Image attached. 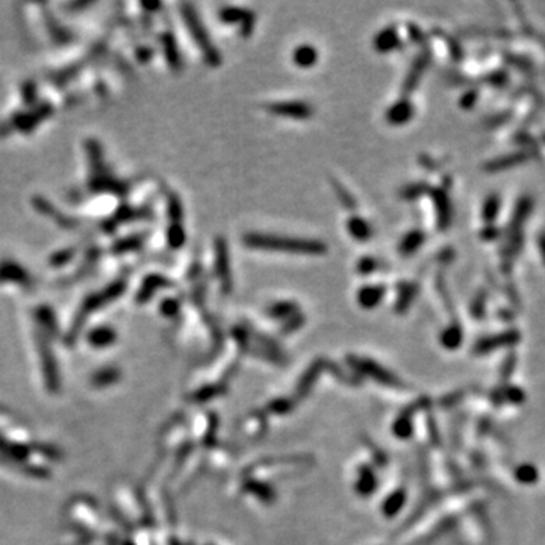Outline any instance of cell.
Segmentation results:
<instances>
[{
	"label": "cell",
	"mask_w": 545,
	"mask_h": 545,
	"mask_svg": "<svg viewBox=\"0 0 545 545\" xmlns=\"http://www.w3.org/2000/svg\"><path fill=\"white\" fill-rule=\"evenodd\" d=\"M243 244L249 249L267 250V252H285L296 253V255L320 256L327 252V245L320 240L311 238H296L285 235L259 234L250 232L243 236Z\"/></svg>",
	"instance_id": "obj_1"
},
{
	"label": "cell",
	"mask_w": 545,
	"mask_h": 545,
	"mask_svg": "<svg viewBox=\"0 0 545 545\" xmlns=\"http://www.w3.org/2000/svg\"><path fill=\"white\" fill-rule=\"evenodd\" d=\"M183 17L186 21V26H188L190 32L192 35V40L197 43V46L201 54H203L206 63L211 67L221 65L220 52L216 50L214 43L211 41V38H209L206 29L203 23H201V20L199 19L196 10H192L190 5H183Z\"/></svg>",
	"instance_id": "obj_2"
},
{
	"label": "cell",
	"mask_w": 545,
	"mask_h": 545,
	"mask_svg": "<svg viewBox=\"0 0 545 545\" xmlns=\"http://www.w3.org/2000/svg\"><path fill=\"white\" fill-rule=\"evenodd\" d=\"M214 265L215 274L220 280L223 293H232L234 289V276H232V260H230L227 243L223 236L215 238L214 244Z\"/></svg>",
	"instance_id": "obj_3"
},
{
	"label": "cell",
	"mask_w": 545,
	"mask_h": 545,
	"mask_svg": "<svg viewBox=\"0 0 545 545\" xmlns=\"http://www.w3.org/2000/svg\"><path fill=\"white\" fill-rule=\"evenodd\" d=\"M264 109L268 114L294 118V120H308L313 115V108L308 102L300 100H282V102H270L264 104Z\"/></svg>",
	"instance_id": "obj_4"
},
{
	"label": "cell",
	"mask_w": 545,
	"mask_h": 545,
	"mask_svg": "<svg viewBox=\"0 0 545 545\" xmlns=\"http://www.w3.org/2000/svg\"><path fill=\"white\" fill-rule=\"evenodd\" d=\"M219 17L223 23L240 26V35L243 38H249L255 32L256 14H253L249 10L238 8V6H225V8L220 10Z\"/></svg>",
	"instance_id": "obj_5"
},
{
	"label": "cell",
	"mask_w": 545,
	"mask_h": 545,
	"mask_svg": "<svg viewBox=\"0 0 545 545\" xmlns=\"http://www.w3.org/2000/svg\"><path fill=\"white\" fill-rule=\"evenodd\" d=\"M430 61H432L430 49L423 47L420 54L414 58V61H412V64H410L409 70L405 76V80H403V85H401L403 97H408L409 94L415 93V89L418 88V85H420L425 70L429 69Z\"/></svg>",
	"instance_id": "obj_6"
},
{
	"label": "cell",
	"mask_w": 545,
	"mask_h": 545,
	"mask_svg": "<svg viewBox=\"0 0 545 545\" xmlns=\"http://www.w3.org/2000/svg\"><path fill=\"white\" fill-rule=\"evenodd\" d=\"M427 196L432 200L433 208H435L438 227L445 230L452 223V201L449 194L443 188H433V186H430Z\"/></svg>",
	"instance_id": "obj_7"
},
{
	"label": "cell",
	"mask_w": 545,
	"mask_h": 545,
	"mask_svg": "<svg viewBox=\"0 0 545 545\" xmlns=\"http://www.w3.org/2000/svg\"><path fill=\"white\" fill-rule=\"evenodd\" d=\"M415 115V107L408 97H401L395 103H392L390 108L386 109L385 118L386 122L392 126H403L412 120Z\"/></svg>",
	"instance_id": "obj_8"
},
{
	"label": "cell",
	"mask_w": 545,
	"mask_h": 545,
	"mask_svg": "<svg viewBox=\"0 0 545 545\" xmlns=\"http://www.w3.org/2000/svg\"><path fill=\"white\" fill-rule=\"evenodd\" d=\"M401 46V38L399 35V29L395 26H388L382 29L372 40V47L379 54H391Z\"/></svg>",
	"instance_id": "obj_9"
},
{
	"label": "cell",
	"mask_w": 545,
	"mask_h": 545,
	"mask_svg": "<svg viewBox=\"0 0 545 545\" xmlns=\"http://www.w3.org/2000/svg\"><path fill=\"white\" fill-rule=\"evenodd\" d=\"M425 241V234L421 229H412L401 238V241L399 244V253L401 256L409 258L412 256L414 253L421 247Z\"/></svg>",
	"instance_id": "obj_10"
},
{
	"label": "cell",
	"mask_w": 545,
	"mask_h": 545,
	"mask_svg": "<svg viewBox=\"0 0 545 545\" xmlns=\"http://www.w3.org/2000/svg\"><path fill=\"white\" fill-rule=\"evenodd\" d=\"M386 294L385 285H365L357 293V302L362 308H375Z\"/></svg>",
	"instance_id": "obj_11"
},
{
	"label": "cell",
	"mask_w": 545,
	"mask_h": 545,
	"mask_svg": "<svg viewBox=\"0 0 545 545\" xmlns=\"http://www.w3.org/2000/svg\"><path fill=\"white\" fill-rule=\"evenodd\" d=\"M347 230L352 238H355L356 241H368L372 236V227L370 223L362 219L359 215H352L347 220Z\"/></svg>",
	"instance_id": "obj_12"
},
{
	"label": "cell",
	"mask_w": 545,
	"mask_h": 545,
	"mask_svg": "<svg viewBox=\"0 0 545 545\" xmlns=\"http://www.w3.org/2000/svg\"><path fill=\"white\" fill-rule=\"evenodd\" d=\"M293 61L300 69H311L318 61V50L311 44H300L293 52Z\"/></svg>",
	"instance_id": "obj_13"
},
{
	"label": "cell",
	"mask_w": 545,
	"mask_h": 545,
	"mask_svg": "<svg viewBox=\"0 0 545 545\" xmlns=\"http://www.w3.org/2000/svg\"><path fill=\"white\" fill-rule=\"evenodd\" d=\"M418 287L416 282H403L399 285V297L397 303H395V308L397 311H405L408 306L414 302V298L418 294Z\"/></svg>",
	"instance_id": "obj_14"
},
{
	"label": "cell",
	"mask_w": 545,
	"mask_h": 545,
	"mask_svg": "<svg viewBox=\"0 0 545 545\" xmlns=\"http://www.w3.org/2000/svg\"><path fill=\"white\" fill-rule=\"evenodd\" d=\"M331 185H332V188H333V192H335V196H337V199L340 200V203L344 206L347 211H350V212H355L356 211V208H357V201H356V199L353 197V194L350 192L344 185H342L338 179H335V177H332L331 179Z\"/></svg>",
	"instance_id": "obj_15"
},
{
	"label": "cell",
	"mask_w": 545,
	"mask_h": 545,
	"mask_svg": "<svg viewBox=\"0 0 545 545\" xmlns=\"http://www.w3.org/2000/svg\"><path fill=\"white\" fill-rule=\"evenodd\" d=\"M429 190H430L429 183H425L423 181L412 182V183H408V185L403 186V188L399 192V197L401 200L412 201V200H416V199L425 196V194L429 192Z\"/></svg>",
	"instance_id": "obj_16"
},
{
	"label": "cell",
	"mask_w": 545,
	"mask_h": 545,
	"mask_svg": "<svg viewBox=\"0 0 545 545\" xmlns=\"http://www.w3.org/2000/svg\"><path fill=\"white\" fill-rule=\"evenodd\" d=\"M164 47H166V55L168 59V64L176 70L181 69V58H179L176 43L173 38H171V35H166V38H164Z\"/></svg>",
	"instance_id": "obj_17"
},
{
	"label": "cell",
	"mask_w": 545,
	"mask_h": 545,
	"mask_svg": "<svg viewBox=\"0 0 545 545\" xmlns=\"http://www.w3.org/2000/svg\"><path fill=\"white\" fill-rule=\"evenodd\" d=\"M380 265V260L372 258V256H364L359 260H357L356 264V270L359 274H371L379 270Z\"/></svg>",
	"instance_id": "obj_18"
},
{
	"label": "cell",
	"mask_w": 545,
	"mask_h": 545,
	"mask_svg": "<svg viewBox=\"0 0 545 545\" xmlns=\"http://www.w3.org/2000/svg\"><path fill=\"white\" fill-rule=\"evenodd\" d=\"M297 309V306L294 302H280L274 303L268 312L271 313V317H289L293 315L294 311Z\"/></svg>",
	"instance_id": "obj_19"
},
{
	"label": "cell",
	"mask_w": 545,
	"mask_h": 545,
	"mask_svg": "<svg viewBox=\"0 0 545 545\" xmlns=\"http://www.w3.org/2000/svg\"><path fill=\"white\" fill-rule=\"evenodd\" d=\"M168 243L173 245L175 249L181 247L185 243V230L181 223H175L173 226L168 229Z\"/></svg>",
	"instance_id": "obj_20"
},
{
	"label": "cell",
	"mask_w": 545,
	"mask_h": 545,
	"mask_svg": "<svg viewBox=\"0 0 545 545\" xmlns=\"http://www.w3.org/2000/svg\"><path fill=\"white\" fill-rule=\"evenodd\" d=\"M406 31H408V36H409L410 41L415 43V44H420V46H424L425 35H424L423 29L420 26L415 25V23H408Z\"/></svg>",
	"instance_id": "obj_21"
}]
</instances>
